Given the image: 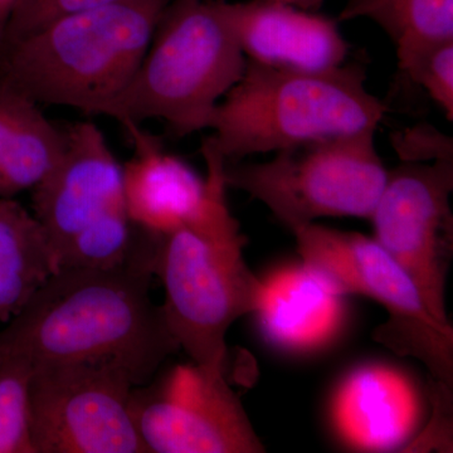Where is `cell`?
<instances>
[{"label":"cell","mask_w":453,"mask_h":453,"mask_svg":"<svg viewBox=\"0 0 453 453\" xmlns=\"http://www.w3.org/2000/svg\"><path fill=\"white\" fill-rule=\"evenodd\" d=\"M135 387L110 362L35 363V453H149L131 414Z\"/></svg>","instance_id":"ba28073f"},{"label":"cell","mask_w":453,"mask_h":453,"mask_svg":"<svg viewBox=\"0 0 453 453\" xmlns=\"http://www.w3.org/2000/svg\"><path fill=\"white\" fill-rule=\"evenodd\" d=\"M135 388L131 414L149 453L266 452L225 372L192 362Z\"/></svg>","instance_id":"30bf717a"},{"label":"cell","mask_w":453,"mask_h":453,"mask_svg":"<svg viewBox=\"0 0 453 453\" xmlns=\"http://www.w3.org/2000/svg\"><path fill=\"white\" fill-rule=\"evenodd\" d=\"M116 2L120 0H22L9 19L0 46L29 35L57 18Z\"/></svg>","instance_id":"44dd1931"},{"label":"cell","mask_w":453,"mask_h":453,"mask_svg":"<svg viewBox=\"0 0 453 453\" xmlns=\"http://www.w3.org/2000/svg\"><path fill=\"white\" fill-rule=\"evenodd\" d=\"M216 3L247 61L300 73L347 64L349 43L336 19L276 0Z\"/></svg>","instance_id":"7c38bea8"},{"label":"cell","mask_w":453,"mask_h":453,"mask_svg":"<svg viewBox=\"0 0 453 453\" xmlns=\"http://www.w3.org/2000/svg\"><path fill=\"white\" fill-rule=\"evenodd\" d=\"M22 0H0V43L4 37L5 29L18 5Z\"/></svg>","instance_id":"603a6c76"},{"label":"cell","mask_w":453,"mask_h":453,"mask_svg":"<svg viewBox=\"0 0 453 453\" xmlns=\"http://www.w3.org/2000/svg\"><path fill=\"white\" fill-rule=\"evenodd\" d=\"M276 2L286 3V4L309 11V9L318 7L323 0H276Z\"/></svg>","instance_id":"cb8c5ba5"},{"label":"cell","mask_w":453,"mask_h":453,"mask_svg":"<svg viewBox=\"0 0 453 453\" xmlns=\"http://www.w3.org/2000/svg\"><path fill=\"white\" fill-rule=\"evenodd\" d=\"M265 288L258 312L275 342L294 349L316 347L338 326L340 295L303 265L276 273Z\"/></svg>","instance_id":"2e32d148"},{"label":"cell","mask_w":453,"mask_h":453,"mask_svg":"<svg viewBox=\"0 0 453 453\" xmlns=\"http://www.w3.org/2000/svg\"><path fill=\"white\" fill-rule=\"evenodd\" d=\"M134 146V157L122 165L124 201L134 226L164 235L186 226L201 207L204 179L135 122L121 124Z\"/></svg>","instance_id":"4fadbf2b"},{"label":"cell","mask_w":453,"mask_h":453,"mask_svg":"<svg viewBox=\"0 0 453 453\" xmlns=\"http://www.w3.org/2000/svg\"><path fill=\"white\" fill-rule=\"evenodd\" d=\"M453 162L402 163L388 174L371 219L374 240L418 288L429 314L451 325L446 283L453 258Z\"/></svg>","instance_id":"9c48e42d"},{"label":"cell","mask_w":453,"mask_h":453,"mask_svg":"<svg viewBox=\"0 0 453 453\" xmlns=\"http://www.w3.org/2000/svg\"><path fill=\"white\" fill-rule=\"evenodd\" d=\"M375 131L276 153L264 163L226 164V187L264 203L291 231L325 217L371 219L388 170Z\"/></svg>","instance_id":"8992f818"},{"label":"cell","mask_w":453,"mask_h":453,"mask_svg":"<svg viewBox=\"0 0 453 453\" xmlns=\"http://www.w3.org/2000/svg\"><path fill=\"white\" fill-rule=\"evenodd\" d=\"M118 266L59 268L0 332V351L33 363L110 362L136 387L177 353L150 297L159 235L144 231Z\"/></svg>","instance_id":"6da1fadb"},{"label":"cell","mask_w":453,"mask_h":453,"mask_svg":"<svg viewBox=\"0 0 453 453\" xmlns=\"http://www.w3.org/2000/svg\"><path fill=\"white\" fill-rule=\"evenodd\" d=\"M390 142L402 163L453 162L451 136L429 124L396 131L390 136Z\"/></svg>","instance_id":"7402d4cb"},{"label":"cell","mask_w":453,"mask_h":453,"mask_svg":"<svg viewBox=\"0 0 453 453\" xmlns=\"http://www.w3.org/2000/svg\"><path fill=\"white\" fill-rule=\"evenodd\" d=\"M55 273L35 214L14 198H0V323L13 318Z\"/></svg>","instance_id":"e0dca14e"},{"label":"cell","mask_w":453,"mask_h":453,"mask_svg":"<svg viewBox=\"0 0 453 453\" xmlns=\"http://www.w3.org/2000/svg\"><path fill=\"white\" fill-rule=\"evenodd\" d=\"M59 162L32 189L33 214L41 223L57 266L80 238L127 211L122 165L94 122L65 130Z\"/></svg>","instance_id":"8fae6325"},{"label":"cell","mask_w":453,"mask_h":453,"mask_svg":"<svg viewBox=\"0 0 453 453\" xmlns=\"http://www.w3.org/2000/svg\"><path fill=\"white\" fill-rule=\"evenodd\" d=\"M173 0H120L0 46V85L35 104L105 115L135 76Z\"/></svg>","instance_id":"3957f363"},{"label":"cell","mask_w":453,"mask_h":453,"mask_svg":"<svg viewBox=\"0 0 453 453\" xmlns=\"http://www.w3.org/2000/svg\"><path fill=\"white\" fill-rule=\"evenodd\" d=\"M418 405L412 387L380 366L356 372L334 402L340 434L357 449L381 451L401 445L413 431Z\"/></svg>","instance_id":"5bb4252c"},{"label":"cell","mask_w":453,"mask_h":453,"mask_svg":"<svg viewBox=\"0 0 453 453\" xmlns=\"http://www.w3.org/2000/svg\"><path fill=\"white\" fill-rule=\"evenodd\" d=\"M362 18L387 33L407 79L426 52L453 40V0H347L336 20Z\"/></svg>","instance_id":"ac0fdd59"},{"label":"cell","mask_w":453,"mask_h":453,"mask_svg":"<svg viewBox=\"0 0 453 453\" xmlns=\"http://www.w3.org/2000/svg\"><path fill=\"white\" fill-rule=\"evenodd\" d=\"M408 80L425 89L447 120L453 121V40L426 52Z\"/></svg>","instance_id":"ffe728a7"},{"label":"cell","mask_w":453,"mask_h":453,"mask_svg":"<svg viewBox=\"0 0 453 453\" xmlns=\"http://www.w3.org/2000/svg\"><path fill=\"white\" fill-rule=\"evenodd\" d=\"M246 65L216 0H173L106 116L120 124L160 119L178 136L210 129L214 110Z\"/></svg>","instance_id":"5b68a950"},{"label":"cell","mask_w":453,"mask_h":453,"mask_svg":"<svg viewBox=\"0 0 453 453\" xmlns=\"http://www.w3.org/2000/svg\"><path fill=\"white\" fill-rule=\"evenodd\" d=\"M65 140L38 104L0 85V198L38 186L64 155Z\"/></svg>","instance_id":"9a60e30c"},{"label":"cell","mask_w":453,"mask_h":453,"mask_svg":"<svg viewBox=\"0 0 453 453\" xmlns=\"http://www.w3.org/2000/svg\"><path fill=\"white\" fill-rule=\"evenodd\" d=\"M35 363L0 351V453H35L31 434Z\"/></svg>","instance_id":"d6986e66"},{"label":"cell","mask_w":453,"mask_h":453,"mask_svg":"<svg viewBox=\"0 0 453 453\" xmlns=\"http://www.w3.org/2000/svg\"><path fill=\"white\" fill-rule=\"evenodd\" d=\"M204 198L186 226L160 238L155 275L165 288L162 306L170 333L193 363L225 372L229 327L264 305L265 283L243 259L247 240L226 204V157L210 140Z\"/></svg>","instance_id":"7a4b0ae2"},{"label":"cell","mask_w":453,"mask_h":453,"mask_svg":"<svg viewBox=\"0 0 453 453\" xmlns=\"http://www.w3.org/2000/svg\"><path fill=\"white\" fill-rule=\"evenodd\" d=\"M303 265L336 294L377 301L388 320L372 334L399 357H414L429 380L453 388V327L434 318L412 279L374 238L306 225L292 231Z\"/></svg>","instance_id":"52a82bcc"},{"label":"cell","mask_w":453,"mask_h":453,"mask_svg":"<svg viewBox=\"0 0 453 453\" xmlns=\"http://www.w3.org/2000/svg\"><path fill=\"white\" fill-rule=\"evenodd\" d=\"M365 81L357 64L300 73L247 61L240 81L214 110L210 140L226 162H234L377 131L388 106Z\"/></svg>","instance_id":"277c9868"}]
</instances>
